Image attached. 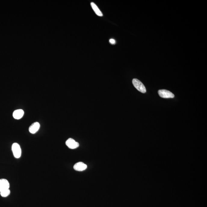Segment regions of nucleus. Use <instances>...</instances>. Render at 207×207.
<instances>
[{
    "label": "nucleus",
    "instance_id": "obj_1",
    "mask_svg": "<svg viewBox=\"0 0 207 207\" xmlns=\"http://www.w3.org/2000/svg\"><path fill=\"white\" fill-rule=\"evenodd\" d=\"M132 83L134 86L139 91L143 93H145L146 92V89L144 85L137 79H134L132 80Z\"/></svg>",
    "mask_w": 207,
    "mask_h": 207
},
{
    "label": "nucleus",
    "instance_id": "obj_2",
    "mask_svg": "<svg viewBox=\"0 0 207 207\" xmlns=\"http://www.w3.org/2000/svg\"><path fill=\"white\" fill-rule=\"evenodd\" d=\"M12 149L14 156L16 159H19L21 156L22 151L19 144L14 143L12 145Z\"/></svg>",
    "mask_w": 207,
    "mask_h": 207
},
{
    "label": "nucleus",
    "instance_id": "obj_3",
    "mask_svg": "<svg viewBox=\"0 0 207 207\" xmlns=\"http://www.w3.org/2000/svg\"><path fill=\"white\" fill-rule=\"evenodd\" d=\"M158 93L160 97L163 98H174V95L170 91L165 90V89H162L158 91Z\"/></svg>",
    "mask_w": 207,
    "mask_h": 207
},
{
    "label": "nucleus",
    "instance_id": "obj_4",
    "mask_svg": "<svg viewBox=\"0 0 207 207\" xmlns=\"http://www.w3.org/2000/svg\"><path fill=\"white\" fill-rule=\"evenodd\" d=\"M66 144L70 149H76L79 146V144L76 142L75 140L72 138H70L66 142Z\"/></svg>",
    "mask_w": 207,
    "mask_h": 207
},
{
    "label": "nucleus",
    "instance_id": "obj_5",
    "mask_svg": "<svg viewBox=\"0 0 207 207\" xmlns=\"http://www.w3.org/2000/svg\"><path fill=\"white\" fill-rule=\"evenodd\" d=\"M10 184L8 180L5 179H0V192L9 189Z\"/></svg>",
    "mask_w": 207,
    "mask_h": 207
},
{
    "label": "nucleus",
    "instance_id": "obj_6",
    "mask_svg": "<svg viewBox=\"0 0 207 207\" xmlns=\"http://www.w3.org/2000/svg\"><path fill=\"white\" fill-rule=\"evenodd\" d=\"M87 168V165L82 162H78L76 163L73 166L74 170L80 171H83L86 170Z\"/></svg>",
    "mask_w": 207,
    "mask_h": 207
},
{
    "label": "nucleus",
    "instance_id": "obj_7",
    "mask_svg": "<svg viewBox=\"0 0 207 207\" xmlns=\"http://www.w3.org/2000/svg\"><path fill=\"white\" fill-rule=\"evenodd\" d=\"M40 128V124L38 122L33 123L29 127V132L32 134H36Z\"/></svg>",
    "mask_w": 207,
    "mask_h": 207
},
{
    "label": "nucleus",
    "instance_id": "obj_8",
    "mask_svg": "<svg viewBox=\"0 0 207 207\" xmlns=\"http://www.w3.org/2000/svg\"><path fill=\"white\" fill-rule=\"evenodd\" d=\"M24 112L23 110H15L13 113V117L15 119L19 120L23 117Z\"/></svg>",
    "mask_w": 207,
    "mask_h": 207
},
{
    "label": "nucleus",
    "instance_id": "obj_9",
    "mask_svg": "<svg viewBox=\"0 0 207 207\" xmlns=\"http://www.w3.org/2000/svg\"><path fill=\"white\" fill-rule=\"evenodd\" d=\"M91 6L92 7V9H93L96 15H97L98 16L100 17L103 16V14H102V12L99 10L97 5H96V4L92 2H91Z\"/></svg>",
    "mask_w": 207,
    "mask_h": 207
},
{
    "label": "nucleus",
    "instance_id": "obj_10",
    "mask_svg": "<svg viewBox=\"0 0 207 207\" xmlns=\"http://www.w3.org/2000/svg\"><path fill=\"white\" fill-rule=\"evenodd\" d=\"M11 191L9 189L4 190L0 192V194L2 197H6L8 196L10 194Z\"/></svg>",
    "mask_w": 207,
    "mask_h": 207
},
{
    "label": "nucleus",
    "instance_id": "obj_11",
    "mask_svg": "<svg viewBox=\"0 0 207 207\" xmlns=\"http://www.w3.org/2000/svg\"><path fill=\"white\" fill-rule=\"evenodd\" d=\"M110 42L112 44H115L116 42L114 39H111L110 40Z\"/></svg>",
    "mask_w": 207,
    "mask_h": 207
}]
</instances>
